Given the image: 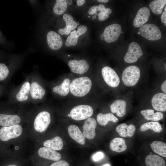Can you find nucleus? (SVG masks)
I'll return each mask as SVG.
<instances>
[{
  "label": "nucleus",
  "mask_w": 166,
  "mask_h": 166,
  "mask_svg": "<svg viewBox=\"0 0 166 166\" xmlns=\"http://www.w3.org/2000/svg\"><path fill=\"white\" fill-rule=\"evenodd\" d=\"M87 30V27L84 25L79 26L77 30H74L68 36L65 42L67 47L76 45L77 43L79 37L81 35L85 33Z\"/></svg>",
  "instance_id": "17"
},
{
  "label": "nucleus",
  "mask_w": 166,
  "mask_h": 166,
  "mask_svg": "<svg viewBox=\"0 0 166 166\" xmlns=\"http://www.w3.org/2000/svg\"><path fill=\"white\" fill-rule=\"evenodd\" d=\"M68 65L71 72L79 77L85 76L89 68L88 62L85 59L70 60Z\"/></svg>",
  "instance_id": "10"
},
{
  "label": "nucleus",
  "mask_w": 166,
  "mask_h": 166,
  "mask_svg": "<svg viewBox=\"0 0 166 166\" xmlns=\"http://www.w3.org/2000/svg\"><path fill=\"white\" fill-rule=\"evenodd\" d=\"M121 27L119 24L114 23L107 26L103 32L105 41L109 43L116 41L120 36Z\"/></svg>",
  "instance_id": "13"
},
{
  "label": "nucleus",
  "mask_w": 166,
  "mask_h": 166,
  "mask_svg": "<svg viewBox=\"0 0 166 166\" xmlns=\"http://www.w3.org/2000/svg\"><path fill=\"white\" fill-rule=\"evenodd\" d=\"M51 121V115L49 112L46 111L40 112L34 120V125L35 130L39 132H44L47 129Z\"/></svg>",
  "instance_id": "7"
},
{
  "label": "nucleus",
  "mask_w": 166,
  "mask_h": 166,
  "mask_svg": "<svg viewBox=\"0 0 166 166\" xmlns=\"http://www.w3.org/2000/svg\"><path fill=\"white\" fill-rule=\"evenodd\" d=\"M146 166H166L164 160L160 156L156 154H149L145 159Z\"/></svg>",
  "instance_id": "27"
},
{
  "label": "nucleus",
  "mask_w": 166,
  "mask_h": 166,
  "mask_svg": "<svg viewBox=\"0 0 166 166\" xmlns=\"http://www.w3.org/2000/svg\"><path fill=\"white\" fill-rule=\"evenodd\" d=\"M161 89V90L164 93L166 94V81L165 80L162 84Z\"/></svg>",
  "instance_id": "42"
},
{
  "label": "nucleus",
  "mask_w": 166,
  "mask_h": 166,
  "mask_svg": "<svg viewBox=\"0 0 166 166\" xmlns=\"http://www.w3.org/2000/svg\"><path fill=\"white\" fill-rule=\"evenodd\" d=\"M161 22L164 23L166 26V11H164L162 14L161 16Z\"/></svg>",
  "instance_id": "40"
},
{
  "label": "nucleus",
  "mask_w": 166,
  "mask_h": 166,
  "mask_svg": "<svg viewBox=\"0 0 166 166\" xmlns=\"http://www.w3.org/2000/svg\"><path fill=\"white\" fill-rule=\"evenodd\" d=\"M38 153L41 157L54 161L59 160L61 158V155L56 150L46 147L40 148Z\"/></svg>",
  "instance_id": "19"
},
{
  "label": "nucleus",
  "mask_w": 166,
  "mask_h": 166,
  "mask_svg": "<svg viewBox=\"0 0 166 166\" xmlns=\"http://www.w3.org/2000/svg\"><path fill=\"white\" fill-rule=\"evenodd\" d=\"M85 2V0H77V3L79 6L83 5Z\"/></svg>",
  "instance_id": "43"
},
{
  "label": "nucleus",
  "mask_w": 166,
  "mask_h": 166,
  "mask_svg": "<svg viewBox=\"0 0 166 166\" xmlns=\"http://www.w3.org/2000/svg\"><path fill=\"white\" fill-rule=\"evenodd\" d=\"M21 121L18 115L0 113V125L3 127L18 124Z\"/></svg>",
  "instance_id": "22"
},
{
  "label": "nucleus",
  "mask_w": 166,
  "mask_h": 166,
  "mask_svg": "<svg viewBox=\"0 0 166 166\" xmlns=\"http://www.w3.org/2000/svg\"><path fill=\"white\" fill-rule=\"evenodd\" d=\"M7 166H17L14 164H11V165H8Z\"/></svg>",
  "instance_id": "51"
},
{
  "label": "nucleus",
  "mask_w": 166,
  "mask_h": 166,
  "mask_svg": "<svg viewBox=\"0 0 166 166\" xmlns=\"http://www.w3.org/2000/svg\"><path fill=\"white\" fill-rule=\"evenodd\" d=\"M128 125L125 123H122L118 125L116 128V132L122 137H128L127 128Z\"/></svg>",
  "instance_id": "34"
},
{
  "label": "nucleus",
  "mask_w": 166,
  "mask_h": 166,
  "mask_svg": "<svg viewBox=\"0 0 166 166\" xmlns=\"http://www.w3.org/2000/svg\"><path fill=\"white\" fill-rule=\"evenodd\" d=\"M11 68L10 61H0V83L7 80L11 73Z\"/></svg>",
  "instance_id": "25"
},
{
  "label": "nucleus",
  "mask_w": 166,
  "mask_h": 166,
  "mask_svg": "<svg viewBox=\"0 0 166 166\" xmlns=\"http://www.w3.org/2000/svg\"><path fill=\"white\" fill-rule=\"evenodd\" d=\"M110 149L113 151L120 153L124 152L127 148L125 140L123 138L117 137L113 138L109 144Z\"/></svg>",
  "instance_id": "24"
},
{
  "label": "nucleus",
  "mask_w": 166,
  "mask_h": 166,
  "mask_svg": "<svg viewBox=\"0 0 166 166\" xmlns=\"http://www.w3.org/2000/svg\"><path fill=\"white\" fill-rule=\"evenodd\" d=\"M97 1L100 3H107L109 1L108 0H97Z\"/></svg>",
  "instance_id": "46"
},
{
  "label": "nucleus",
  "mask_w": 166,
  "mask_h": 166,
  "mask_svg": "<svg viewBox=\"0 0 166 166\" xmlns=\"http://www.w3.org/2000/svg\"><path fill=\"white\" fill-rule=\"evenodd\" d=\"M105 10L106 13L109 14H110L112 12L111 9L109 8H106Z\"/></svg>",
  "instance_id": "45"
},
{
  "label": "nucleus",
  "mask_w": 166,
  "mask_h": 166,
  "mask_svg": "<svg viewBox=\"0 0 166 166\" xmlns=\"http://www.w3.org/2000/svg\"><path fill=\"white\" fill-rule=\"evenodd\" d=\"M99 10L98 6H94L90 7L88 12L89 15H92L96 13L97 11H99Z\"/></svg>",
  "instance_id": "39"
},
{
  "label": "nucleus",
  "mask_w": 166,
  "mask_h": 166,
  "mask_svg": "<svg viewBox=\"0 0 166 166\" xmlns=\"http://www.w3.org/2000/svg\"><path fill=\"white\" fill-rule=\"evenodd\" d=\"M152 106L157 111L164 112L166 111V94L158 93L153 97L151 100Z\"/></svg>",
  "instance_id": "16"
},
{
  "label": "nucleus",
  "mask_w": 166,
  "mask_h": 166,
  "mask_svg": "<svg viewBox=\"0 0 166 166\" xmlns=\"http://www.w3.org/2000/svg\"><path fill=\"white\" fill-rule=\"evenodd\" d=\"M96 18V16H94L93 17H92V19L93 20H94Z\"/></svg>",
  "instance_id": "50"
},
{
  "label": "nucleus",
  "mask_w": 166,
  "mask_h": 166,
  "mask_svg": "<svg viewBox=\"0 0 166 166\" xmlns=\"http://www.w3.org/2000/svg\"><path fill=\"white\" fill-rule=\"evenodd\" d=\"M126 103L123 100L118 99L115 101L110 105L111 112L116 113L119 117L124 116L126 113Z\"/></svg>",
  "instance_id": "23"
},
{
  "label": "nucleus",
  "mask_w": 166,
  "mask_h": 166,
  "mask_svg": "<svg viewBox=\"0 0 166 166\" xmlns=\"http://www.w3.org/2000/svg\"><path fill=\"white\" fill-rule=\"evenodd\" d=\"M43 145L45 147L50 148L55 150H60L63 148V143L61 137L56 136L52 139L45 140Z\"/></svg>",
  "instance_id": "29"
},
{
  "label": "nucleus",
  "mask_w": 166,
  "mask_h": 166,
  "mask_svg": "<svg viewBox=\"0 0 166 166\" xmlns=\"http://www.w3.org/2000/svg\"><path fill=\"white\" fill-rule=\"evenodd\" d=\"M142 132H145L150 130L156 133H160L163 130L161 124L158 121H150L143 124L140 128Z\"/></svg>",
  "instance_id": "31"
},
{
  "label": "nucleus",
  "mask_w": 166,
  "mask_h": 166,
  "mask_svg": "<svg viewBox=\"0 0 166 166\" xmlns=\"http://www.w3.org/2000/svg\"><path fill=\"white\" fill-rule=\"evenodd\" d=\"M143 54L140 46L137 42H132L129 45L128 51L124 57V60L128 63H133L136 62Z\"/></svg>",
  "instance_id": "11"
},
{
  "label": "nucleus",
  "mask_w": 166,
  "mask_h": 166,
  "mask_svg": "<svg viewBox=\"0 0 166 166\" xmlns=\"http://www.w3.org/2000/svg\"><path fill=\"white\" fill-rule=\"evenodd\" d=\"M139 33L142 36L149 40H158L161 38V34L159 27L152 24L143 25L140 27Z\"/></svg>",
  "instance_id": "6"
},
{
  "label": "nucleus",
  "mask_w": 166,
  "mask_h": 166,
  "mask_svg": "<svg viewBox=\"0 0 166 166\" xmlns=\"http://www.w3.org/2000/svg\"><path fill=\"white\" fill-rule=\"evenodd\" d=\"M102 166H110V165L108 164H106L103 165Z\"/></svg>",
  "instance_id": "49"
},
{
  "label": "nucleus",
  "mask_w": 166,
  "mask_h": 166,
  "mask_svg": "<svg viewBox=\"0 0 166 166\" xmlns=\"http://www.w3.org/2000/svg\"><path fill=\"white\" fill-rule=\"evenodd\" d=\"M140 75L139 68L135 65L128 67L122 74V80L124 84L129 87L134 86L139 81Z\"/></svg>",
  "instance_id": "4"
},
{
  "label": "nucleus",
  "mask_w": 166,
  "mask_h": 166,
  "mask_svg": "<svg viewBox=\"0 0 166 166\" xmlns=\"http://www.w3.org/2000/svg\"><path fill=\"white\" fill-rule=\"evenodd\" d=\"M50 166H70L69 163L64 160H60L52 164Z\"/></svg>",
  "instance_id": "37"
},
{
  "label": "nucleus",
  "mask_w": 166,
  "mask_h": 166,
  "mask_svg": "<svg viewBox=\"0 0 166 166\" xmlns=\"http://www.w3.org/2000/svg\"><path fill=\"white\" fill-rule=\"evenodd\" d=\"M46 39L49 47L52 50H58L63 45V41L61 37L54 31H49L47 35Z\"/></svg>",
  "instance_id": "15"
},
{
  "label": "nucleus",
  "mask_w": 166,
  "mask_h": 166,
  "mask_svg": "<svg viewBox=\"0 0 166 166\" xmlns=\"http://www.w3.org/2000/svg\"><path fill=\"white\" fill-rule=\"evenodd\" d=\"M93 86L91 78L88 76L73 78L70 85L69 93L76 98L85 97L91 92Z\"/></svg>",
  "instance_id": "1"
},
{
  "label": "nucleus",
  "mask_w": 166,
  "mask_h": 166,
  "mask_svg": "<svg viewBox=\"0 0 166 166\" xmlns=\"http://www.w3.org/2000/svg\"><path fill=\"white\" fill-rule=\"evenodd\" d=\"M152 151L157 155L166 157V143L161 141H154L151 144Z\"/></svg>",
  "instance_id": "30"
},
{
  "label": "nucleus",
  "mask_w": 166,
  "mask_h": 166,
  "mask_svg": "<svg viewBox=\"0 0 166 166\" xmlns=\"http://www.w3.org/2000/svg\"><path fill=\"white\" fill-rule=\"evenodd\" d=\"M93 113V109L91 105L81 104L73 107L70 111L69 115L72 119L80 121L91 117Z\"/></svg>",
  "instance_id": "2"
},
{
  "label": "nucleus",
  "mask_w": 166,
  "mask_h": 166,
  "mask_svg": "<svg viewBox=\"0 0 166 166\" xmlns=\"http://www.w3.org/2000/svg\"><path fill=\"white\" fill-rule=\"evenodd\" d=\"M104 156V153L101 152H98L93 156V159L95 161H97L102 159Z\"/></svg>",
  "instance_id": "38"
},
{
  "label": "nucleus",
  "mask_w": 166,
  "mask_h": 166,
  "mask_svg": "<svg viewBox=\"0 0 166 166\" xmlns=\"http://www.w3.org/2000/svg\"><path fill=\"white\" fill-rule=\"evenodd\" d=\"M150 14L148 8L144 7L140 8L138 11L133 21V25L136 27L142 26L148 21Z\"/></svg>",
  "instance_id": "18"
},
{
  "label": "nucleus",
  "mask_w": 166,
  "mask_h": 166,
  "mask_svg": "<svg viewBox=\"0 0 166 166\" xmlns=\"http://www.w3.org/2000/svg\"><path fill=\"white\" fill-rule=\"evenodd\" d=\"M140 113L144 119L148 121H157L162 119L164 115L162 113L157 111L155 112L152 109L143 110L140 111Z\"/></svg>",
  "instance_id": "28"
},
{
  "label": "nucleus",
  "mask_w": 166,
  "mask_h": 166,
  "mask_svg": "<svg viewBox=\"0 0 166 166\" xmlns=\"http://www.w3.org/2000/svg\"><path fill=\"white\" fill-rule=\"evenodd\" d=\"M101 73L104 81L109 86L115 88L119 85L120 78L111 68L108 66L104 67L101 69Z\"/></svg>",
  "instance_id": "9"
},
{
  "label": "nucleus",
  "mask_w": 166,
  "mask_h": 166,
  "mask_svg": "<svg viewBox=\"0 0 166 166\" xmlns=\"http://www.w3.org/2000/svg\"><path fill=\"white\" fill-rule=\"evenodd\" d=\"M68 132L70 137L77 142L81 145L85 144V137L77 126L70 125L68 128Z\"/></svg>",
  "instance_id": "20"
},
{
  "label": "nucleus",
  "mask_w": 166,
  "mask_h": 166,
  "mask_svg": "<svg viewBox=\"0 0 166 166\" xmlns=\"http://www.w3.org/2000/svg\"><path fill=\"white\" fill-rule=\"evenodd\" d=\"M77 26H78V25H79V23L78 22H77Z\"/></svg>",
  "instance_id": "52"
},
{
  "label": "nucleus",
  "mask_w": 166,
  "mask_h": 166,
  "mask_svg": "<svg viewBox=\"0 0 166 166\" xmlns=\"http://www.w3.org/2000/svg\"><path fill=\"white\" fill-rule=\"evenodd\" d=\"M63 18L65 22L66 26L64 28L59 29L58 33L61 35L63 34L67 35L70 33L71 30L75 29L77 25V22L73 20V17L69 14H64Z\"/></svg>",
  "instance_id": "21"
},
{
  "label": "nucleus",
  "mask_w": 166,
  "mask_h": 166,
  "mask_svg": "<svg viewBox=\"0 0 166 166\" xmlns=\"http://www.w3.org/2000/svg\"><path fill=\"white\" fill-rule=\"evenodd\" d=\"M31 78H28L21 85L15 93L14 101L19 102H23L30 100Z\"/></svg>",
  "instance_id": "12"
},
{
  "label": "nucleus",
  "mask_w": 166,
  "mask_h": 166,
  "mask_svg": "<svg viewBox=\"0 0 166 166\" xmlns=\"http://www.w3.org/2000/svg\"><path fill=\"white\" fill-rule=\"evenodd\" d=\"M45 89L37 79L31 78L30 100L34 101L43 100L45 97Z\"/></svg>",
  "instance_id": "5"
},
{
  "label": "nucleus",
  "mask_w": 166,
  "mask_h": 166,
  "mask_svg": "<svg viewBox=\"0 0 166 166\" xmlns=\"http://www.w3.org/2000/svg\"><path fill=\"white\" fill-rule=\"evenodd\" d=\"M67 4L65 0H57L53 8L54 14L61 15L63 14L67 8Z\"/></svg>",
  "instance_id": "33"
},
{
  "label": "nucleus",
  "mask_w": 166,
  "mask_h": 166,
  "mask_svg": "<svg viewBox=\"0 0 166 166\" xmlns=\"http://www.w3.org/2000/svg\"><path fill=\"white\" fill-rule=\"evenodd\" d=\"M73 78L71 75H66L62 77L53 85L52 92L59 97H65L69 94L70 85Z\"/></svg>",
  "instance_id": "3"
},
{
  "label": "nucleus",
  "mask_w": 166,
  "mask_h": 166,
  "mask_svg": "<svg viewBox=\"0 0 166 166\" xmlns=\"http://www.w3.org/2000/svg\"><path fill=\"white\" fill-rule=\"evenodd\" d=\"M22 128L19 124L3 127L0 129V139L3 141L18 137L22 134Z\"/></svg>",
  "instance_id": "8"
},
{
  "label": "nucleus",
  "mask_w": 166,
  "mask_h": 166,
  "mask_svg": "<svg viewBox=\"0 0 166 166\" xmlns=\"http://www.w3.org/2000/svg\"><path fill=\"white\" fill-rule=\"evenodd\" d=\"M98 16L99 20L101 21L106 20L109 17V15L106 13L105 10L100 11L98 14Z\"/></svg>",
  "instance_id": "36"
},
{
  "label": "nucleus",
  "mask_w": 166,
  "mask_h": 166,
  "mask_svg": "<svg viewBox=\"0 0 166 166\" xmlns=\"http://www.w3.org/2000/svg\"><path fill=\"white\" fill-rule=\"evenodd\" d=\"M97 122L93 117H90L85 120L83 125V134L85 137L92 140L96 136V128Z\"/></svg>",
  "instance_id": "14"
},
{
  "label": "nucleus",
  "mask_w": 166,
  "mask_h": 166,
  "mask_svg": "<svg viewBox=\"0 0 166 166\" xmlns=\"http://www.w3.org/2000/svg\"><path fill=\"white\" fill-rule=\"evenodd\" d=\"M6 44V38L0 31V44L4 45Z\"/></svg>",
  "instance_id": "41"
},
{
  "label": "nucleus",
  "mask_w": 166,
  "mask_h": 166,
  "mask_svg": "<svg viewBox=\"0 0 166 166\" xmlns=\"http://www.w3.org/2000/svg\"><path fill=\"white\" fill-rule=\"evenodd\" d=\"M136 128L133 124H130L128 126L127 132L128 137L133 136L136 132Z\"/></svg>",
  "instance_id": "35"
},
{
  "label": "nucleus",
  "mask_w": 166,
  "mask_h": 166,
  "mask_svg": "<svg viewBox=\"0 0 166 166\" xmlns=\"http://www.w3.org/2000/svg\"><path fill=\"white\" fill-rule=\"evenodd\" d=\"M96 120L99 124L102 126H106L110 121L115 123L118 121V119L110 113H99L97 115Z\"/></svg>",
  "instance_id": "26"
},
{
  "label": "nucleus",
  "mask_w": 166,
  "mask_h": 166,
  "mask_svg": "<svg viewBox=\"0 0 166 166\" xmlns=\"http://www.w3.org/2000/svg\"><path fill=\"white\" fill-rule=\"evenodd\" d=\"M67 5H71L72 3V1L71 0H66Z\"/></svg>",
  "instance_id": "47"
},
{
  "label": "nucleus",
  "mask_w": 166,
  "mask_h": 166,
  "mask_svg": "<svg viewBox=\"0 0 166 166\" xmlns=\"http://www.w3.org/2000/svg\"><path fill=\"white\" fill-rule=\"evenodd\" d=\"M164 11H166V6L165 7V8H164Z\"/></svg>",
  "instance_id": "53"
},
{
  "label": "nucleus",
  "mask_w": 166,
  "mask_h": 166,
  "mask_svg": "<svg viewBox=\"0 0 166 166\" xmlns=\"http://www.w3.org/2000/svg\"><path fill=\"white\" fill-rule=\"evenodd\" d=\"M166 3L165 0H153L150 2L149 7L154 14L158 15L162 12Z\"/></svg>",
  "instance_id": "32"
},
{
  "label": "nucleus",
  "mask_w": 166,
  "mask_h": 166,
  "mask_svg": "<svg viewBox=\"0 0 166 166\" xmlns=\"http://www.w3.org/2000/svg\"><path fill=\"white\" fill-rule=\"evenodd\" d=\"M3 58V56L2 54L0 53V61H2V59Z\"/></svg>",
  "instance_id": "48"
},
{
  "label": "nucleus",
  "mask_w": 166,
  "mask_h": 166,
  "mask_svg": "<svg viewBox=\"0 0 166 166\" xmlns=\"http://www.w3.org/2000/svg\"><path fill=\"white\" fill-rule=\"evenodd\" d=\"M5 89L4 86L2 85H0V96L4 93Z\"/></svg>",
  "instance_id": "44"
}]
</instances>
